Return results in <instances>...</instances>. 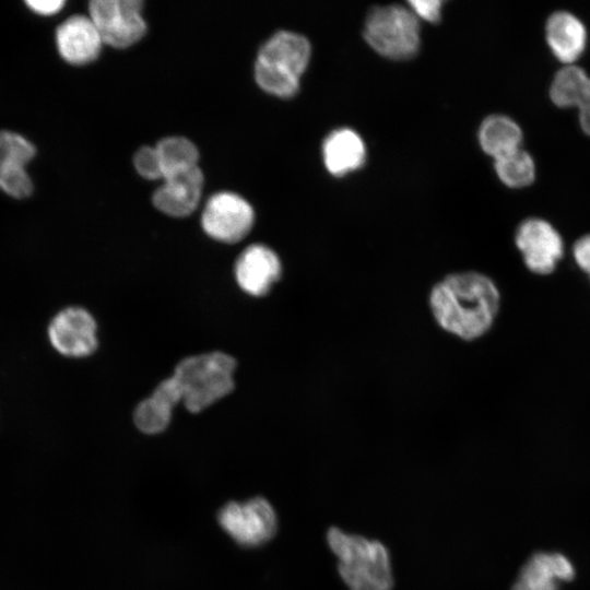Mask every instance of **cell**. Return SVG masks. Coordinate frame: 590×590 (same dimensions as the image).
<instances>
[{
	"label": "cell",
	"mask_w": 590,
	"mask_h": 590,
	"mask_svg": "<svg viewBox=\"0 0 590 590\" xmlns=\"http://www.w3.org/2000/svg\"><path fill=\"white\" fill-rule=\"evenodd\" d=\"M432 312L447 332L464 340L485 334L497 316L500 294L496 284L479 272L453 273L432 290Z\"/></svg>",
	"instance_id": "6da1fadb"
},
{
	"label": "cell",
	"mask_w": 590,
	"mask_h": 590,
	"mask_svg": "<svg viewBox=\"0 0 590 590\" xmlns=\"http://www.w3.org/2000/svg\"><path fill=\"white\" fill-rule=\"evenodd\" d=\"M327 543L349 590H392L391 558L384 543L337 527L328 530Z\"/></svg>",
	"instance_id": "7a4b0ae2"
},
{
	"label": "cell",
	"mask_w": 590,
	"mask_h": 590,
	"mask_svg": "<svg viewBox=\"0 0 590 590\" xmlns=\"http://www.w3.org/2000/svg\"><path fill=\"white\" fill-rule=\"evenodd\" d=\"M309 58L310 45L304 36L278 32L259 49L253 70L256 82L271 95L291 97L299 88Z\"/></svg>",
	"instance_id": "3957f363"
},
{
	"label": "cell",
	"mask_w": 590,
	"mask_h": 590,
	"mask_svg": "<svg viewBox=\"0 0 590 590\" xmlns=\"http://www.w3.org/2000/svg\"><path fill=\"white\" fill-rule=\"evenodd\" d=\"M236 361L223 352L184 358L175 367V380L185 408L199 413L234 389Z\"/></svg>",
	"instance_id": "277c9868"
},
{
	"label": "cell",
	"mask_w": 590,
	"mask_h": 590,
	"mask_svg": "<svg viewBox=\"0 0 590 590\" xmlns=\"http://www.w3.org/2000/svg\"><path fill=\"white\" fill-rule=\"evenodd\" d=\"M367 43L391 59L413 57L420 46V24L411 9L391 4L374 9L364 31Z\"/></svg>",
	"instance_id": "5b68a950"
},
{
	"label": "cell",
	"mask_w": 590,
	"mask_h": 590,
	"mask_svg": "<svg viewBox=\"0 0 590 590\" xmlns=\"http://www.w3.org/2000/svg\"><path fill=\"white\" fill-rule=\"evenodd\" d=\"M140 0H93L88 16L94 22L104 44L127 48L138 43L146 32Z\"/></svg>",
	"instance_id": "8992f818"
},
{
	"label": "cell",
	"mask_w": 590,
	"mask_h": 590,
	"mask_svg": "<svg viewBox=\"0 0 590 590\" xmlns=\"http://www.w3.org/2000/svg\"><path fill=\"white\" fill-rule=\"evenodd\" d=\"M217 520L238 544L250 547L272 539L278 526L276 514L263 497L245 503L231 502L220 509Z\"/></svg>",
	"instance_id": "52a82bcc"
},
{
	"label": "cell",
	"mask_w": 590,
	"mask_h": 590,
	"mask_svg": "<svg viewBox=\"0 0 590 590\" xmlns=\"http://www.w3.org/2000/svg\"><path fill=\"white\" fill-rule=\"evenodd\" d=\"M255 221L253 209L241 196L220 191L209 198L201 215V226L211 238L234 244L250 232Z\"/></svg>",
	"instance_id": "ba28073f"
},
{
	"label": "cell",
	"mask_w": 590,
	"mask_h": 590,
	"mask_svg": "<svg viewBox=\"0 0 590 590\" xmlns=\"http://www.w3.org/2000/svg\"><path fill=\"white\" fill-rule=\"evenodd\" d=\"M515 241L526 267L535 274L552 273L564 253L562 236L543 219L531 217L521 222Z\"/></svg>",
	"instance_id": "9c48e42d"
},
{
	"label": "cell",
	"mask_w": 590,
	"mask_h": 590,
	"mask_svg": "<svg viewBox=\"0 0 590 590\" xmlns=\"http://www.w3.org/2000/svg\"><path fill=\"white\" fill-rule=\"evenodd\" d=\"M52 346L62 355L84 357L97 347L96 322L81 307H68L58 312L48 328Z\"/></svg>",
	"instance_id": "30bf717a"
},
{
	"label": "cell",
	"mask_w": 590,
	"mask_h": 590,
	"mask_svg": "<svg viewBox=\"0 0 590 590\" xmlns=\"http://www.w3.org/2000/svg\"><path fill=\"white\" fill-rule=\"evenodd\" d=\"M36 155L35 145L17 132L0 130V190L14 199L33 192L26 165Z\"/></svg>",
	"instance_id": "8fae6325"
},
{
	"label": "cell",
	"mask_w": 590,
	"mask_h": 590,
	"mask_svg": "<svg viewBox=\"0 0 590 590\" xmlns=\"http://www.w3.org/2000/svg\"><path fill=\"white\" fill-rule=\"evenodd\" d=\"M153 193V204L161 212L184 217L191 214L199 201L203 188V174L199 166L170 174Z\"/></svg>",
	"instance_id": "7c38bea8"
},
{
	"label": "cell",
	"mask_w": 590,
	"mask_h": 590,
	"mask_svg": "<svg viewBox=\"0 0 590 590\" xmlns=\"http://www.w3.org/2000/svg\"><path fill=\"white\" fill-rule=\"evenodd\" d=\"M282 272L278 255L268 246L252 244L238 257L235 278L243 291L252 296L266 295Z\"/></svg>",
	"instance_id": "4fadbf2b"
},
{
	"label": "cell",
	"mask_w": 590,
	"mask_h": 590,
	"mask_svg": "<svg viewBox=\"0 0 590 590\" xmlns=\"http://www.w3.org/2000/svg\"><path fill=\"white\" fill-rule=\"evenodd\" d=\"M103 44L88 15H71L56 30L57 49L62 59L71 64L82 66L94 61Z\"/></svg>",
	"instance_id": "5bb4252c"
},
{
	"label": "cell",
	"mask_w": 590,
	"mask_h": 590,
	"mask_svg": "<svg viewBox=\"0 0 590 590\" xmlns=\"http://www.w3.org/2000/svg\"><path fill=\"white\" fill-rule=\"evenodd\" d=\"M575 568L560 553H534L521 567L511 590H558V581H570Z\"/></svg>",
	"instance_id": "9a60e30c"
},
{
	"label": "cell",
	"mask_w": 590,
	"mask_h": 590,
	"mask_svg": "<svg viewBox=\"0 0 590 590\" xmlns=\"http://www.w3.org/2000/svg\"><path fill=\"white\" fill-rule=\"evenodd\" d=\"M546 42L554 56L562 62L573 64L587 45V31L582 22L566 11L553 13L545 26Z\"/></svg>",
	"instance_id": "2e32d148"
},
{
	"label": "cell",
	"mask_w": 590,
	"mask_h": 590,
	"mask_svg": "<svg viewBox=\"0 0 590 590\" xmlns=\"http://www.w3.org/2000/svg\"><path fill=\"white\" fill-rule=\"evenodd\" d=\"M179 402H181L179 389L169 377L158 384L150 398L138 404L134 424L145 434L161 433L168 426L172 411Z\"/></svg>",
	"instance_id": "e0dca14e"
},
{
	"label": "cell",
	"mask_w": 590,
	"mask_h": 590,
	"mask_svg": "<svg viewBox=\"0 0 590 590\" xmlns=\"http://www.w3.org/2000/svg\"><path fill=\"white\" fill-rule=\"evenodd\" d=\"M323 161L333 175H344L358 168L365 158V145L361 137L351 129H338L324 140Z\"/></svg>",
	"instance_id": "ac0fdd59"
},
{
	"label": "cell",
	"mask_w": 590,
	"mask_h": 590,
	"mask_svg": "<svg viewBox=\"0 0 590 590\" xmlns=\"http://www.w3.org/2000/svg\"><path fill=\"white\" fill-rule=\"evenodd\" d=\"M479 140L483 151L495 160L520 149L522 131L511 118L493 115L482 122Z\"/></svg>",
	"instance_id": "d6986e66"
},
{
	"label": "cell",
	"mask_w": 590,
	"mask_h": 590,
	"mask_svg": "<svg viewBox=\"0 0 590 590\" xmlns=\"http://www.w3.org/2000/svg\"><path fill=\"white\" fill-rule=\"evenodd\" d=\"M163 178L198 166L199 151L193 142L185 137L172 135L162 139L156 145Z\"/></svg>",
	"instance_id": "ffe728a7"
},
{
	"label": "cell",
	"mask_w": 590,
	"mask_h": 590,
	"mask_svg": "<svg viewBox=\"0 0 590 590\" xmlns=\"http://www.w3.org/2000/svg\"><path fill=\"white\" fill-rule=\"evenodd\" d=\"M495 170L499 179L510 188L526 187L535 177L534 162L521 148L495 158Z\"/></svg>",
	"instance_id": "44dd1931"
},
{
	"label": "cell",
	"mask_w": 590,
	"mask_h": 590,
	"mask_svg": "<svg viewBox=\"0 0 590 590\" xmlns=\"http://www.w3.org/2000/svg\"><path fill=\"white\" fill-rule=\"evenodd\" d=\"M135 170L146 179H163V170L155 146L140 148L133 157Z\"/></svg>",
	"instance_id": "7402d4cb"
},
{
	"label": "cell",
	"mask_w": 590,
	"mask_h": 590,
	"mask_svg": "<svg viewBox=\"0 0 590 590\" xmlns=\"http://www.w3.org/2000/svg\"><path fill=\"white\" fill-rule=\"evenodd\" d=\"M574 107L579 109V122L582 130L590 135V76H587L581 84Z\"/></svg>",
	"instance_id": "603a6c76"
},
{
	"label": "cell",
	"mask_w": 590,
	"mask_h": 590,
	"mask_svg": "<svg viewBox=\"0 0 590 590\" xmlns=\"http://www.w3.org/2000/svg\"><path fill=\"white\" fill-rule=\"evenodd\" d=\"M409 4L417 17L429 22H436L440 17L441 1L439 0H414L410 1Z\"/></svg>",
	"instance_id": "cb8c5ba5"
},
{
	"label": "cell",
	"mask_w": 590,
	"mask_h": 590,
	"mask_svg": "<svg viewBox=\"0 0 590 590\" xmlns=\"http://www.w3.org/2000/svg\"><path fill=\"white\" fill-rule=\"evenodd\" d=\"M573 256L577 266L590 279V234L581 236L576 240L573 247Z\"/></svg>",
	"instance_id": "d4e9b609"
},
{
	"label": "cell",
	"mask_w": 590,
	"mask_h": 590,
	"mask_svg": "<svg viewBox=\"0 0 590 590\" xmlns=\"http://www.w3.org/2000/svg\"><path fill=\"white\" fill-rule=\"evenodd\" d=\"M25 3L30 10L44 16L58 13L66 4L62 0H28Z\"/></svg>",
	"instance_id": "484cf974"
}]
</instances>
